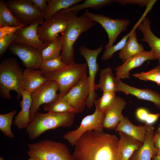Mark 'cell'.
<instances>
[{
  "mask_svg": "<svg viewBox=\"0 0 160 160\" xmlns=\"http://www.w3.org/2000/svg\"><path fill=\"white\" fill-rule=\"evenodd\" d=\"M24 71L13 57L2 60L0 63V95L3 98H12L10 92L17 93V99L22 97V77Z\"/></svg>",
  "mask_w": 160,
  "mask_h": 160,
  "instance_id": "obj_4",
  "label": "cell"
},
{
  "mask_svg": "<svg viewBox=\"0 0 160 160\" xmlns=\"http://www.w3.org/2000/svg\"><path fill=\"white\" fill-rule=\"evenodd\" d=\"M22 96V100L20 103L21 110L15 116L13 122L14 124L20 129H26L31 120L30 111L32 103L31 93L23 90Z\"/></svg>",
  "mask_w": 160,
  "mask_h": 160,
  "instance_id": "obj_21",
  "label": "cell"
},
{
  "mask_svg": "<svg viewBox=\"0 0 160 160\" xmlns=\"http://www.w3.org/2000/svg\"><path fill=\"white\" fill-rule=\"evenodd\" d=\"M15 38V33L7 36L0 39V58L3 56L5 52L9 49L13 44Z\"/></svg>",
  "mask_w": 160,
  "mask_h": 160,
  "instance_id": "obj_37",
  "label": "cell"
},
{
  "mask_svg": "<svg viewBox=\"0 0 160 160\" xmlns=\"http://www.w3.org/2000/svg\"><path fill=\"white\" fill-rule=\"evenodd\" d=\"M115 131L116 132H122L143 143L145 137L146 125H135L132 123L128 118L124 117L118 125Z\"/></svg>",
  "mask_w": 160,
  "mask_h": 160,
  "instance_id": "obj_24",
  "label": "cell"
},
{
  "mask_svg": "<svg viewBox=\"0 0 160 160\" xmlns=\"http://www.w3.org/2000/svg\"><path fill=\"white\" fill-rule=\"evenodd\" d=\"M114 1L113 0H86L83 3L73 5L66 9L61 10L64 13L73 11L77 13L81 10L87 8L97 9L110 4Z\"/></svg>",
  "mask_w": 160,
  "mask_h": 160,
  "instance_id": "obj_31",
  "label": "cell"
},
{
  "mask_svg": "<svg viewBox=\"0 0 160 160\" xmlns=\"http://www.w3.org/2000/svg\"><path fill=\"white\" fill-rule=\"evenodd\" d=\"M68 21L66 13L60 10L41 25L38 26L37 32L41 40L49 44L55 40L66 29Z\"/></svg>",
  "mask_w": 160,
  "mask_h": 160,
  "instance_id": "obj_10",
  "label": "cell"
},
{
  "mask_svg": "<svg viewBox=\"0 0 160 160\" xmlns=\"http://www.w3.org/2000/svg\"><path fill=\"white\" fill-rule=\"evenodd\" d=\"M155 57L150 50L142 52L127 59L121 65L115 69L117 79L129 78L130 71L132 69L141 65L149 60H155Z\"/></svg>",
  "mask_w": 160,
  "mask_h": 160,
  "instance_id": "obj_17",
  "label": "cell"
},
{
  "mask_svg": "<svg viewBox=\"0 0 160 160\" xmlns=\"http://www.w3.org/2000/svg\"><path fill=\"white\" fill-rule=\"evenodd\" d=\"M30 1L36 9L44 15L47 9V0H30Z\"/></svg>",
  "mask_w": 160,
  "mask_h": 160,
  "instance_id": "obj_40",
  "label": "cell"
},
{
  "mask_svg": "<svg viewBox=\"0 0 160 160\" xmlns=\"http://www.w3.org/2000/svg\"><path fill=\"white\" fill-rule=\"evenodd\" d=\"M127 104V102L123 98L116 96L113 103L105 114L103 121L104 128L115 129L124 117L122 111Z\"/></svg>",
  "mask_w": 160,
  "mask_h": 160,
  "instance_id": "obj_19",
  "label": "cell"
},
{
  "mask_svg": "<svg viewBox=\"0 0 160 160\" xmlns=\"http://www.w3.org/2000/svg\"><path fill=\"white\" fill-rule=\"evenodd\" d=\"M21 25H24L25 27L9 9L5 1L0 0V28Z\"/></svg>",
  "mask_w": 160,
  "mask_h": 160,
  "instance_id": "obj_28",
  "label": "cell"
},
{
  "mask_svg": "<svg viewBox=\"0 0 160 160\" xmlns=\"http://www.w3.org/2000/svg\"><path fill=\"white\" fill-rule=\"evenodd\" d=\"M136 24L130 32V34L124 47L119 53V57L124 62L128 58L144 51L143 45L139 43L137 38Z\"/></svg>",
  "mask_w": 160,
  "mask_h": 160,
  "instance_id": "obj_25",
  "label": "cell"
},
{
  "mask_svg": "<svg viewBox=\"0 0 160 160\" xmlns=\"http://www.w3.org/2000/svg\"><path fill=\"white\" fill-rule=\"evenodd\" d=\"M27 155L36 160H74L64 144L49 140L27 143Z\"/></svg>",
  "mask_w": 160,
  "mask_h": 160,
  "instance_id": "obj_5",
  "label": "cell"
},
{
  "mask_svg": "<svg viewBox=\"0 0 160 160\" xmlns=\"http://www.w3.org/2000/svg\"><path fill=\"white\" fill-rule=\"evenodd\" d=\"M27 160H36V159H34L33 158L30 157L29 159H28Z\"/></svg>",
  "mask_w": 160,
  "mask_h": 160,
  "instance_id": "obj_47",
  "label": "cell"
},
{
  "mask_svg": "<svg viewBox=\"0 0 160 160\" xmlns=\"http://www.w3.org/2000/svg\"><path fill=\"white\" fill-rule=\"evenodd\" d=\"M130 32L124 35L121 39L115 45L105 49L101 57L102 60L105 61L109 59L113 54L119 50H121L125 46L130 35Z\"/></svg>",
  "mask_w": 160,
  "mask_h": 160,
  "instance_id": "obj_36",
  "label": "cell"
},
{
  "mask_svg": "<svg viewBox=\"0 0 160 160\" xmlns=\"http://www.w3.org/2000/svg\"><path fill=\"white\" fill-rule=\"evenodd\" d=\"M39 25L36 23L17 30L15 33L13 44L30 46L42 51L49 44L43 42L40 39L37 32Z\"/></svg>",
  "mask_w": 160,
  "mask_h": 160,
  "instance_id": "obj_15",
  "label": "cell"
},
{
  "mask_svg": "<svg viewBox=\"0 0 160 160\" xmlns=\"http://www.w3.org/2000/svg\"><path fill=\"white\" fill-rule=\"evenodd\" d=\"M119 138L114 135L90 130L83 134L75 146L74 160H121Z\"/></svg>",
  "mask_w": 160,
  "mask_h": 160,
  "instance_id": "obj_1",
  "label": "cell"
},
{
  "mask_svg": "<svg viewBox=\"0 0 160 160\" xmlns=\"http://www.w3.org/2000/svg\"><path fill=\"white\" fill-rule=\"evenodd\" d=\"M88 69L86 63H78L74 62L57 71L42 73L48 80L57 82L59 89V97H63L81 79L87 76Z\"/></svg>",
  "mask_w": 160,
  "mask_h": 160,
  "instance_id": "obj_6",
  "label": "cell"
},
{
  "mask_svg": "<svg viewBox=\"0 0 160 160\" xmlns=\"http://www.w3.org/2000/svg\"><path fill=\"white\" fill-rule=\"evenodd\" d=\"M9 50L20 58L26 68L39 69L43 61L41 52L30 46L13 44Z\"/></svg>",
  "mask_w": 160,
  "mask_h": 160,
  "instance_id": "obj_14",
  "label": "cell"
},
{
  "mask_svg": "<svg viewBox=\"0 0 160 160\" xmlns=\"http://www.w3.org/2000/svg\"><path fill=\"white\" fill-rule=\"evenodd\" d=\"M154 140L156 148L157 149H160V124L154 132Z\"/></svg>",
  "mask_w": 160,
  "mask_h": 160,
  "instance_id": "obj_43",
  "label": "cell"
},
{
  "mask_svg": "<svg viewBox=\"0 0 160 160\" xmlns=\"http://www.w3.org/2000/svg\"><path fill=\"white\" fill-rule=\"evenodd\" d=\"M75 114L72 113H36L26 128L29 138L35 139L45 131L60 127L71 126Z\"/></svg>",
  "mask_w": 160,
  "mask_h": 160,
  "instance_id": "obj_3",
  "label": "cell"
},
{
  "mask_svg": "<svg viewBox=\"0 0 160 160\" xmlns=\"http://www.w3.org/2000/svg\"><path fill=\"white\" fill-rule=\"evenodd\" d=\"M119 149L121 160H129L134 152L143 143L124 132H118Z\"/></svg>",
  "mask_w": 160,
  "mask_h": 160,
  "instance_id": "obj_23",
  "label": "cell"
},
{
  "mask_svg": "<svg viewBox=\"0 0 160 160\" xmlns=\"http://www.w3.org/2000/svg\"><path fill=\"white\" fill-rule=\"evenodd\" d=\"M65 13L68 24L66 29L61 34L63 38V43L60 57L63 61L69 65L74 62V44L82 33L91 28L96 23L91 20L84 13L79 16L73 11Z\"/></svg>",
  "mask_w": 160,
  "mask_h": 160,
  "instance_id": "obj_2",
  "label": "cell"
},
{
  "mask_svg": "<svg viewBox=\"0 0 160 160\" xmlns=\"http://www.w3.org/2000/svg\"><path fill=\"white\" fill-rule=\"evenodd\" d=\"M157 155L160 156V149H157Z\"/></svg>",
  "mask_w": 160,
  "mask_h": 160,
  "instance_id": "obj_45",
  "label": "cell"
},
{
  "mask_svg": "<svg viewBox=\"0 0 160 160\" xmlns=\"http://www.w3.org/2000/svg\"><path fill=\"white\" fill-rule=\"evenodd\" d=\"M116 93L115 91L103 92L102 96L94 101L95 107L100 111L105 114L116 98Z\"/></svg>",
  "mask_w": 160,
  "mask_h": 160,
  "instance_id": "obj_32",
  "label": "cell"
},
{
  "mask_svg": "<svg viewBox=\"0 0 160 160\" xmlns=\"http://www.w3.org/2000/svg\"><path fill=\"white\" fill-rule=\"evenodd\" d=\"M14 15L25 26L45 22L44 15L39 11L30 0H9L5 1Z\"/></svg>",
  "mask_w": 160,
  "mask_h": 160,
  "instance_id": "obj_7",
  "label": "cell"
},
{
  "mask_svg": "<svg viewBox=\"0 0 160 160\" xmlns=\"http://www.w3.org/2000/svg\"><path fill=\"white\" fill-rule=\"evenodd\" d=\"M84 13L91 20L100 24L107 33L108 41L105 46V49L113 45L119 35L126 30L130 23L127 19H113L105 15L94 14L87 9Z\"/></svg>",
  "mask_w": 160,
  "mask_h": 160,
  "instance_id": "obj_8",
  "label": "cell"
},
{
  "mask_svg": "<svg viewBox=\"0 0 160 160\" xmlns=\"http://www.w3.org/2000/svg\"><path fill=\"white\" fill-rule=\"evenodd\" d=\"M129 160H136L135 157L132 155Z\"/></svg>",
  "mask_w": 160,
  "mask_h": 160,
  "instance_id": "obj_46",
  "label": "cell"
},
{
  "mask_svg": "<svg viewBox=\"0 0 160 160\" xmlns=\"http://www.w3.org/2000/svg\"><path fill=\"white\" fill-rule=\"evenodd\" d=\"M99 76V82L97 84L98 89L103 92L115 91V77L111 67L101 69Z\"/></svg>",
  "mask_w": 160,
  "mask_h": 160,
  "instance_id": "obj_27",
  "label": "cell"
},
{
  "mask_svg": "<svg viewBox=\"0 0 160 160\" xmlns=\"http://www.w3.org/2000/svg\"><path fill=\"white\" fill-rule=\"evenodd\" d=\"M146 125L144 141L132 155L136 160H151L153 156L157 155V149L154 140V128L152 125Z\"/></svg>",
  "mask_w": 160,
  "mask_h": 160,
  "instance_id": "obj_20",
  "label": "cell"
},
{
  "mask_svg": "<svg viewBox=\"0 0 160 160\" xmlns=\"http://www.w3.org/2000/svg\"><path fill=\"white\" fill-rule=\"evenodd\" d=\"M25 27L24 25L17 26H5L0 28V39L8 35L15 33L19 28Z\"/></svg>",
  "mask_w": 160,
  "mask_h": 160,
  "instance_id": "obj_39",
  "label": "cell"
},
{
  "mask_svg": "<svg viewBox=\"0 0 160 160\" xmlns=\"http://www.w3.org/2000/svg\"><path fill=\"white\" fill-rule=\"evenodd\" d=\"M160 116V113H149L145 122V124L153 125L157 120Z\"/></svg>",
  "mask_w": 160,
  "mask_h": 160,
  "instance_id": "obj_42",
  "label": "cell"
},
{
  "mask_svg": "<svg viewBox=\"0 0 160 160\" xmlns=\"http://www.w3.org/2000/svg\"><path fill=\"white\" fill-rule=\"evenodd\" d=\"M58 85L54 81L48 80L34 92L31 93V105L30 111L31 119L38 112L40 106L50 103L58 98Z\"/></svg>",
  "mask_w": 160,
  "mask_h": 160,
  "instance_id": "obj_12",
  "label": "cell"
},
{
  "mask_svg": "<svg viewBox=\"0 0 160 160\" xmlns=\"http://www.w3.org/2000/svg\"><path fill=\"white\" fill-rule=\"evenodd\" d=\"M48 80L41 70L26 68L22 77L23 89L32 93Z\"/></svg>",
  "mask_w": 160,
  "mask_h": 160,
  "instance_id": "obj_22",
  "label": "cell"
},
{
  "mask_svg": "<svg viewBox=\"0 0 160 160\" xmlns=\"http://www.w3.org/2000/svg\"><path fill=\"white\" fill-rule=\"evenodd\" d=\"M83 1L84 0H47V9L44 14L45 21L50 19L59 11L69 8Z\"/></svg>",
  "mask_w": 160,
  "mask_h": 160,
  "instance_id": "obj_26",
  "label": "cell"
},
{
  "mask_svg": "<svg viewBox=\"0 0 160 160\" xmlns=\"http://www.w3.org/2000/svg\"><path fill=\"white\" fill-rule=\"evenodd\" d=\"M90 92L88 76L81 79L63 97L77 111L81 113L84 110Z\"/></svg>",
  "mask_w": 160,
  "mask_h": 160,
  "instance_id": "obj_13",
  "label": "cell"
},
{
  "mask_svg": "<svg viewBox=\"0 0 160 160\" xmlns=\"http://www.w3.org/2000/svg\"><path fill=\"white\" fill-rule=\"evenodd\" d=\"M105 115L95 107L92 114L84 117L76 129L65 133L63 137V138L72 146H75L78 139L86 132L90 130L103 131Z\"/></svg>",
  "mask_w": 160,
  "mask_h": 160,
  "instance_id": "obj_11",
  "label": "cell"
},
{
  "mask_svg": "<svg viewBox=\"0 0 160 160\" xmlns=\"http://www.w3.org/2000/svg\"><path fill=\"white\" fill-rule=\"evenodd\" d=\"M63 38L59 35L57 38L41 52L43 60L52 59L60 56V52L62 50Z\"/></svg>",
  "mask_w": 160,
  "mask_h": 160,
  "instance_id": "obj_30",
  "label": "cell"
},
{
  "mask_svg": "<svg viewBox=\"0 0 160 160\" xmlns=\"http://www.w3.org/2000/svg\"><path fill=\"white\" fill-rule=\"evenodd\" d=\"M103 44L97 49H92L83 46H80L79 49L80 54L84 57L87 62L89 71L88 76L90 87V92L87 101L86 106L91 109L94 104L97 97L95 90L98 89L97 85L95 83L97 73L99 69L97 62L98 55L102 52Z\"/></svg>",
  "mask_w": 160,
  "mask_h": 160,
  "instance_id": "obj_9",
  "label": "cell"
},
{
  "mask_svg": "<svg viewBox=\"0 0 160 160\" xmlns=\"http://www.w3.org/2000/svg\"><path fill=\"white\" fill-rule=\"evenodd\" d=\"M67 66L63 61L60 56L50 60H43L39 69L43 73H49L60 70Z\"/></svg>",
  "mask_w": 160,
  "mask_h": 160,
  "instance_id": "obj_34",
  "label": "cell"
},
{
  "mask_svg": "<svg viewBox=\"0 0 160 160\" xmlns=\"http://www.w3.org/2000/svg\"><path fill=\"white\" fill-rule=\"evenodd\" d=\"M43 109L48 112L77 113L76 111L63 97H59L55 100L44 104Z\"/></svg>",
  "mask_w": 160,
  "mask_h": 160,
  "instance_id": "obj_29",
  "label": "cell"
},
{
  "mask_svg": "<svg viewBox=\"0 0 160 160\" xmlns=\"http://www.w3.org/2000/svg\"><path fill=\"white\" fill-rule=\"evenodd\" d=\"M149 113L146 109L141 108L137 109L136 110V116L139 121L145 122Z\"/></svg>",
  "mask_w": 160,
  "mask_h": 160,
  "instance_id": "obj_41",
  "label": "cell"
},
{
  "mask_svg": "<svg viewBox=\"0 0 160 160\" xmlns=\"http://www.w3.org/2000/svg\"><path fill=\"white\" fill-rule=\"evenodd\" d=\"M16 113L17 111L14 109L9 113L0 115V130L5 136L9 138L15 137L11 127L13 117Z\"/></svg>",
  "mask_w": 160,
  "mask_h": 160,
  "instance_id": "obj_33",
  "label": "cell"
},
{
  "mask_svg": "<svg viewBox=\"0 0 160 160\" xmlns=\"http://www.w3.org/2000/svg\"><path fill=\"white\" fill-rule=\"evenodd\" d=\"M153 0H116L114 1L123 5L128 4H138L141 7L148 6Z\"/></svg>",
  "mask_w": 160,
  "mask_h": 160,
  "instance_id": "obj_38",
  "label": "cell"
},
{
  "mask_svg": "<svg viewBox=\"0 0 160 160\" xmlns=\"http://www.w3.org/2000/svg\"><path fill=\"white\" fill-rule=\"evenodd\" d=\"M151 160H160V156L156 155L153 156Z\"/></svg>",
  "mask_w": 160,
  "mask_h": 160,
  "instance_id": "obj_44",
  "label": "cell"
},
{
  "mask_svg": "<svg viewBox=\"0 0 160 160\" xmlns=\"http://www.w3.org/2000/svg\"><path fill=\"white\" fill-rule=\"evenodd\" d=\"M139 79L145 81H151L160 85V65H158L147 72L136 73L132 75Z\"/></svg>",
  "mask_w": 160,
  "mask_h": 160,
  "instance_id": "obj_35",
  "label": "cell"
},
{
  "mask_svg": "<svg viewBox=\"0 0 160 160\" xmlns=\"http://www.w3.org/2000/svg\"><path fill=\"white\" fill-rule=\"evenodd\" d=\"M116 92H121L127 95H131L138 99L152 102L158 108L160 109V94L150 89H139L127 84L121 79L115 78Z\"/></svg>",
  "mask_w": 160,
  "mask_h": 160,
  "instance_id": "obj_16",
  "label": "cell"
},
{
  "mask_svg": "<svg viewBox=\"0 0 160 160\" xmlns=\"http://www.w3.org/2000/svg\"><path fill=\"white\" fill-rule=\"evenodd\" d=\"M0 160H4V159L2 157H0Z\"/></svg>",
  "mask_w": 160,
  "mask_h": 160,
  "instance_id": "obj_48",
  "label": "cell"
},
{
  "mask_svg": "<svg viewBox=\"0 0 160 160\" xmlns=\"http://www.w3.org/2000/svg\"><path fill=\"white\" fill-rule=\"evenodd\" d=\"M137 28L143 34L141 40L147 42L151 48V51L160 65V38L153 33L151 29V22L147 17L143 15L136 24Z\"/></svg>",
  "mask_w": 160,
  "mask_h": 160,
  "instance_id": "obj_18",
  "label": "cell"
}]
</instances>
